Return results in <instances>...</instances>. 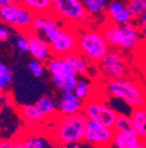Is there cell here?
Wrapping results in <instances>:
<instances>
[{"mask_svg":"<svg viewBox=\"0 0 146 148\" xmlns=\"http://www.w3.org/2000/svg\"><path fill=\"white\" fill-rule=\"evenodd\" d=\"M31 30L49 42L52 55L55 57H64L77 49V28L64 26L51 14L35 16Z\"/></svg>","mask_w":146,"mask_h":148,"instance_id":"6da1fadb","label":"cell"},{"mask_svg":"<svg viewBox=\"0 0 146 148\" xmlns=\"http://www.w3.org/2000/svg\"><path fill=\"white\" fill-rule=\"evenodd\" d=\"M52 119L48 135L56 145L84 141L87 119L83 112L71 115L57 114Z\"/></svg>","mask_w":146,"mask_h":148,"instance_id":"7a4b0ae2","label":"cell"},{"mask_svg":"<svg viewBox=\"0 0 146 148\" xmlns=\"http://www.w3.org/2000/svg\"><path fill=\"white\" fill-rule=\"evenodd\" d=\"M100 31L112 49L122 51H137L142 47L140 27L134 21L124 24L106 21L101 26Z\"/></svg>","mask_w":146,"mask_h":148,"instance_id":"3957f363","label":"cell"},{"mask_svg":"<svg viewBox=\"0 0 146 148\" xmlns=\"http://www.w3.org/2000/svg\"><path fill=\"white\" fill-rule=\"evenodd\" d=\"M103 88L106 95L122 100L132 109L146 106V88L137 79L125 77L106 80Z\"/></svg>","mask_w":146,"mask_h":148,"instance_id":"277c9868","label":"cell"},{"mask_svg":"<svg viewBox=\"0 0 146 148\" xmlns=\"http://www.w3.org/2000/svg\"><path fill=\"white\" fill-rule=\"evenodd\" d=\"M110 49L100 29L77 28V51L92 65H97Z\"/></svg>","mask_w":146,"mask_h":148,"instance_id":"5b68a950","label":"cell"},{"mask_svg":"<svg viewBox=\"0 0 146 148\" xmlns=\"http://www.w3.org/2000/svg\"><path fill=\"white\" fill-rule=\"evenodd\" d=\"M96 66L98 67L100 76L105 80L125 78L131 75L130 61L122 51L110 47L108 53Z\"/></svg>","mask_w":146,"mask_h":148,"instance_id":"8992f818","label":"cell"},{"mask_svg":"<svg viewBox=\"0 0 146 148\" xmlns=\"http://www.w3.org/2000/svg\"><path fill=\"white\" fill-rule=\"evenodd\" d=\"M51 14L73 27H80L90 16L81 0H52Z\"/></svg>","mask_w":146,"mask_h":148,"instance_id":"52a82bcc","label":"cell"},{"mask_svg":"<svg viewBox=\"0 0 146 148\" xmlns=\"http://www.w3.org/2000/svg\"><path fill=\"white\" fill-rule=\"evenodd\" d=\"M45 69L50 74L54 86L59 90H74L78 80V75L64 57L52 56L45 63Z\"/></svg>","mask_w":146,"mask_h":148,"instance_id":"ba28073f","label":"cell"},{"mask_svg":"<svg viewBox=\"0 0 146 148\" xmlns=\"http://www.w3.org/2000/svg\"><path fill=\"white\" fill-rule=\"evenodd\" d=\"M35 14L18 0L0 8V21L21 34L31 30Z\"/></svg>","mask_w":146,"mask_h":148,"instance_id":"9c48e42d","label":"cell"},{"mask_svg":"<svg viewBox=\"0 0 146 148\" xmlns=\"http://www.w3.org/2000/svg\"><path fill=\"white\" fill-rule=\"evenodd\" d=\"M82 112L87 119L98 121L108 127H114V121L119 115V112L110 107L106 102L92 97L84 101Z\"/></svg>","mask_w":146,"mask_h":148,"instance_id":"30bf717a","label":"cell"},{"mask_svg":"<svg viewBox=\"0 0 146 148\" xmlns=\"http://www.w3.org/2000/svg\"><path fill=\"white\" fill-rule=\"evenodd\" d=\"M114 131L95 120L88 119L84 141L94 148H112Z\"/></svg>","mask_w":146,"mask_h":148,"instance_id":"8fae6325","label":"cell"},{"mask_svg":"<svg viewBox=\"0 0 146 148\" xmlns=\"http://www.w3.org/2000/svg\"><path fill=\"white\" fill-rule=\"evenodd\" d=\"M24 35L27 37L28 43H29L28 51L31 53L33 59L46 63L53 56L49 42L43 36L32 30L25 32Z\"/></svg>","mask_w":146,"mask_h":148,"instance_id":"7c38bea8","label":"cell"},{"mask_svg":"<svg viewBox=\"0 0 146 148\" xmlns=\"http://www.w3.org/2000/svg\"><path fill=\"white\" fill-rule=\"evenodd\" d=\"M56 103L57 113L62 115H71L82 112L84 101L79 99L73 90H68L62 92Z\"/></svg>","mask_w":146,"mask_h":148,"instance_id":"4fadbf2b","label":"cell"},{"mask_svg":"<svg viewBox=\"0 0 146 148\" xmlns=\"http://www.w3.org/2000/svg\"><path fill=\"white\" fill-rule=\"evenodd\" d=\"M105 14L107 16V21L112 23L124 24L134 21L126 3L119 0H112L108 3Z\"/></svg>","mask_w":146,"mask_h":148,"instance_id":"5bb4252c","label":"cell"},{"mask_svg":"<svg viewBox=\"0 0 146 148\" xmlns=\"http://www.w3.org/2000/svg\"><path fill=\"white\" fill-rule=\"evenodd\" d=\"M23 141L25 148H57L51 137L41 132L30 131L20 138Z\"/></svg>","mask_w":146,"mask_h":148,"instance_id":"9a60e30c","label":"cell"},{"mask_svg":"<svg viewBox=\"0 0 146 148\" xmlns=\"http://www.w3.org/2000/svg\"><path fill=\"white\" fill-rule=\"evenodd\" d=\"M144 140L133 129L124 132H114L112 139L114 148H137Z\"/></svg>","mask_w":146,"mask_h":148,"instance_id":"2e32d148","label":"cell"},{"mask_svg":"<svg viewBox=\"0 0 146 148\" xmlns=\"http://www.w3.org/2000/svg\"><path fill=\"white\" fill-rule=\"evenodd\" d=\"M64 59L71 65L77 75L80 76H87L90 72V65L91 63L85 58L81 53L76 49L72 53H66L64 56Z\"/></svg>","mask_w":146,"mask_h":148,"instance_id":"e0dca14e","label":"cell"},{"mask_svg":"<svg viewBox=\"0 0 146 148\" xmlns=\"http://www.w3.org/2000/svg\"><path fill=\"white\" fill-rule=\"evenodd\" d=\"M18 114L25 121V125H29L32 129L35 125H42L45 121V117L35 105H23L18 108Z\"/></svg>","mask_w":146,"mask_h":148,"instance_id":"ac0fdd59","label":"cell"},{"mask_svg":"<svg viewBox=\"0 0 146 148\" xmlns=\"http://www.w3.org/2000/svg\"><path fill=\"white\" fill-rule=\"evenodd\" d=\"M35 106L37 107L42 115L45 117V119L47 118H53L55 115H57V103L56 100L51 96H42L40 99H38V101L36 102Z\"/></svg>","mask_w":146,"mask_h":148,"instance_id":"d6986e66","label":"cell"},{"mask_svg":"<svg viewBox=\"0 0 146 148\" xmlns=\"http://www.w3.org/2000/svg\"><path fill=\"white\" fill-rule=\"evenodd\" d=\"M132 129L138 133L143 139L144 133L146 131V106L132 109L130 115Z\"/></svg>","mask_w":146,"mask_h":148,"instance_id":"ffe728a7","label":"cell"},{"mask_svg":"<svg viewBox=\"0 0 146 148\" xmlns=\"http://www.w3.org/2000/svg\"><path fill=\"white\" fill-rule=\"evenodd\" d=\"M27 6L35 16L51 14L52 0H18Z\"/></svg>","mask_w":146,"mask_h":148,"instance_id":"44dd1931","label":"cell"},{"mask_svg":"<svg viewBox=\"0 0 146 148\" xmlns=\"http://www.w3.org/2000/svg\"><path fill=\"white\" fill-rule=\"evenodd\" d=\"M87 10L88 14L91 16H97L105 14L107 1L106 0H81Z\"/></svg>","mask_w":146,"mask_h":148,"instance_id":"7402d4cb","label":"cell"},{"mask_svg":"<svg viewBox=\"0 0 146 148\" xmlns=\"http://www.w3.org/2000/svg\"><path fill=\"white\" fill-rule=\"evenodd\" d=\"M75 92V95L82 101H86L87 99H89L91 97L92 94V84L89 80H87L86 78L82 77V78H78L77 83H76L75 88L73 90Z\"/></svg>","mask_w":146,"mask_h":148,"instance_id":"603a6c76","label":"cell"},{"mask_svg":"<svg viewBox=\"0 0 146 148\" xmlns=\"http://www.w3.org/2000/svg\"><path fill=\"white\" fill-rule=\"evenodd\" d=\"M125 3L134 21H137L146 12V0H126Z\"/></svg>","mask_w":146,"mask_h":148,"instance_id":"cb8c5ba5","label":"cell"},{"mask_svg":"<svg viewBox=\"0 0 146 148\" xmlns=\"http://www.w3.org/2000/svg\"><path fill=\"white\" fill-rule=\"evenodd\" d=\"M12 72L10 68L4 63L0 62V90H6L11 83Z\"/></svg>","mask_w":146,"mask_h":148,"instance_id":"d4e9b609","label":"cell"},{"mask_svg":"<svg viewBox=\"0 0 146 148\" xmlns=\"http://www.w3.org/2000/svg\"><path fill=\"white\" fill-rule=\"evenodd\" d=\"M112 129H114V132H124V131H128V130L132 129V125H131L129 115L119 113Z\"/></svg>","mask_w":146,"mask_h":148,"instance_id":"484cf974","label":"cell"},{"mask_svg":"<svg viewBox=\"0 0 146 148\" xmlns=\"http://www.w3.org/2000/svg\"><path fill=\"white\" fill-rule=\"evenodd\" d=\"M28 68L33 75H35L36 77H42L45 72V63L36 60V59H32L29 62Z\"/></svg>","mask_w":146,"mask_h":148,"instance_id":"4316f807","label":"cell"},{"mask_svg":"<svg viewBox=\"0 0 146 148\" xmlns=\"http://www.w3.org/2000/svg\"><path fill=\"white\" fill-rule=\"evenodd\" d=\"M138 71H139L140 78H141V82L143 83V86L146 88V53H144V57L140 60L138 63Z\"/></svg>","mask_w":146,"mask_h":148,"instance_id":"83f0119b","label":"cell"},{"mask_svg":"<svg viewBox=\"0 0 146 148\" xmlns=\"http://www.w3.org/2000/svg\"><path fill=\"white\" fill-rule=\"evenodd\" d=\"M16 46L18 47L20 51H28V49H29V43H28L27 37L24 34H21V36L18 38V40H16Z\"/></svg>","mask_w":146,"mask_h":148,"instance_id":"f1b7e54d","label":"cell"},{"mask_svg":"<svg viewBox=\"0 0 146 148\" xmlns=\"http://www.w3.org/2000/svg\"><path fill=\"white\" fill-rule=\"evenodd\" d=\"M9 35H10V31H9L8 28L0 25V40L5 41V40L8 39Z\"/></svg>","mask_w":146,"mask_h":148,"instance_id":"f546056e","label":"cell"},{"mask_svg":"<svg viewBox=\"0 0 146 148\" xmlns=\"http://www.w3.org/2000/svg\"><path fill=\"white\" fill-rule=\"evenodd\" d=\"M57 148H83V146L81 143H69L57 145Z\"/></svg>","mask_w":146,"mask_h":148,"instance_id":"4dcf8cb0","label":"cell"},{"mask_svg":"<svg viewBox=\"0 0 146 148\" xmlns=\"http://www.w3.org/2000/svg\"><path fill=\"white\" fill-rule=\"evenodd\" d=\"M140 34H141L142 47L146 49V27L140 28Z\"/></svg>","mask_w":146,"mask_h":148,"instance_id":"1f68e13d","label":"cell"},{"mask_svg":"<svg viewBox=\"0 0 146 148\" xmlns=\"http://www.w3.org/2000/svg\"><path fill=\"white\" fill-rule=\"evenodd\" d=\"M0 148H14V142L9 140H1Z\"/></svg>","mask_w":146,"mask_h":148,"instance_id":"d6a6232c","label":"cell"},{"mask_svg":"<svg viewBox=\"0 0 146 148\" xmlns=\"http://www.w3.org/2000/svg\"><path fill=\"white\" fill-rule=\"evenodd\" d=\"M137 24H138V26H139L140 28L146 27V12H144V14L137 20Z\"/></svg>","mask_w":146,"mask_h":148,"instance_id":"836d02e7","label":"cell"},{"mask_svg":"<svg viewBox=\"0 0 146 148\" xmlns=\"http://www.w3.org/2000/svg\"><path fill=\"white\" fill-rule=\"evenodd\" d=\"M16 1H18V0H0V8L7 6V5L11 4V3L16 2Z\"/></svg>","mask_w":146,"mask_h":148,"instance_id":"e575fe53","label":"cell"},{"mask_svg":"<svg viewBox=\"0 0 146 148\" xmlns=\"http://www.w3.org/2000/svg\"><path fill=\"white\" fill-rule=\"evenodd\" d=\"M5 100V96H4V90H0V107L2 106L3 102Z\"/></svg>","mask_w":146,"mask_h":148,"instance_id":"d590c367","label":"cell"},{"mask_svg":"<svg viewBox=\"0 0 146 148\" xmlns=\"http://www.w3.org/2000/svg\"><path fill=\"white\" fill-rule=\"evenodd\" d=\"M137 148H146L145 147V144H144V141L143 142H142V143L141 144H140V145L139 146H138V147Z\"/></svg>","mask_w":146,"mask_h":148,"instance_id":"8d00e7d4","label":"cell"},{"mask_svg":"<svg viewBox=\"0 0 146 148\" xmlns=\"http://www.w3.org/2000/svg\"><path fill=\"white\" fill-rule=\"evenodd\" d=\"M143 140H146V131H145V133H144V136H143Z\"/></svg>","mask_w":146,"mask_h":148,"instance_id":"74e56055","label":"cell"},{"mask_svg":"<svg viewBox=\"0 0 146 148\" xmlns=\"http://www.w3.org/2000/svg\"><path fill=\"white\" fill-rule=\"evenodd\" d=\"M144 144H145V147H146V140H144Z\"/></svg>","mask_w":146,"mask_h":148,"instance_id":"f35d334b","label":"cell"}]
</instances>
